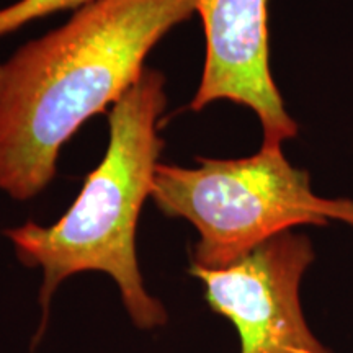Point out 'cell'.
Listing matches in <instances>:
<instances>
[{"instance_id": "5", "label": "cell", "mask_w": 353, "mask_h": 353, "mask_svg": "<svg viewBox=\"0 0 353 353\" xmlns=\"http://www.w3.org/2000/svg\"><path fill=\"white\" fill-rule=\"evenodd\" d=\"M268 0H198L206 39L205 68L190 108L218 100L249 107L263 130V144L298 134L273 82L268 57Z\"/></svg>"}, {"instance_id": "1", "label": "cell", "mask_w": 353, "mask_h": 353, "mask_svg": "<svg viewBox=\"0 0 353 353\" xmlns=\"http://www.w3.org/2000/svg\"><path fill=\"white\" fill-rule=\"evenodd\" d=\"M196 2L95 0L2 61L0 190L21 201L41 193L63 145L130 90L149 51Z\"/></svg>"}, {"instance_id": "4", "label": "cell", "mask_w": 353, "mask_h": 353, "mask_svg": "<svg viewBox=\"0 0 353 353\" xmlns=\"http://www.w3.org/2000/svg\"><path fill=\"white\" fill-rule=\"evenodd\" d=\"M314 262L304 234L283 232L223 268L190 267L208 306L236 327L241 353H330L309 329L301 281Z\"/></svg>"}, {"instance_id": "6", "label": "cell", "mask_w": 353, "mask_h": 353, "mask_svg": "<svg viewBox=\"0 0 353 353\" xmlns=\"http://www.w3.org/2000/svg\"><path fill=\"white\" fill-rule=\"evenodd\" d=\"M95 0H19L12 6L0 8V37L15 32L30 21L51 15V13L79 8Z\"/></svg>"}, {"instance_id": "2", "label": "cell", "mask_w": 353, "mask_h": 353, "mask_svg": "<svg viewBox=\"0 0 353 353\" xmlns=\"http://www.w3.org/2000/svg\"><path fill=\"white\" fill-rule=\"evenodd\" d=\"M165 105L164 74L144 68L113 105L103 161L87 176L68 213L48 228L28 221L3 232L21 263L43 270V321L37 341L46 329L57 286L82 272H101L113 278L136 327L167 324L165 307L144 288L136 255L139 213L151 195L157 159L164 148L157 121Z\"/></svg>"}, {"instance_id": "3", "label": "cell", "mask_w": 353, "mask_h": 353, "mask_svg": "<svg viewBox=\"0 0 353 353\" xmlns=\"http://www.w3.org/2000/svg\"><path fill=\"white\" fill-rule=\"evenodd\" d=\"M196 161L195 169L159 164L151 190L162 213L198 231L192 265L228 267L298 226H353V200L316 195L307 172L290 164L281 144H263L244 159Z\"/></svg>"}]
</instances>
